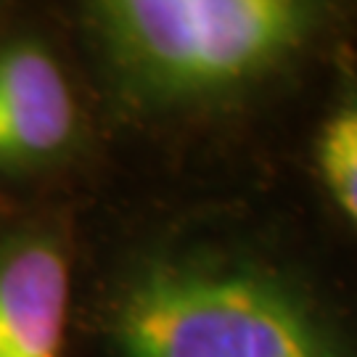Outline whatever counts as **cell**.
I'll return each mask as SVG.
<instances>
[{"label": "cell", "mask_w": 357, "mask_h": 357, "mask_svg": "<svg viewBox=\"0 0 357 357\" xmlns=\"http://www.w3.org/2000/svg\"><path fill=\"white\" fill-rule=\"evenodd\" d=\"M286 169L165 199L96 281L103 357H357V233Z\"/></svg>", "instance_id": "1"}, {"label": "cell", "mask_w": 357, "mask_h": 357, "mask_svg": "<svg viewBox=\"0 0 357 357\" xmlns=\"http://www.w3.org/2000/svg\"><path fill=\"white\" fill-rule=\"evenodd\" d=\"M342 11L299 0H93L79 32L106 98L141 125L238 116L318 61Z\"/></svg>", "instance_id": "2"}, {"label": "cell", "mask_w": 357, "mask_h": 357, "mask_svg": "<svg viewBox=\"0 0 357 357\" xmlns=\"http://www.w3.org/2000/svg\"><path fill=\"white\" fill-rule=\"evenodd\" d=\"M88 138V109L56 45L29 29L0 35V180L56 172Z\"/></svg>", "instance_id": "3"}, {"label": "cell", "mask_w": 357, "mask_h": 357, "mask_svg": "<svg viewBox=\"0 0 357 357\" xmlns=\"http://www.w3.org/2000/svg\"><path fill=\"white\" fill-rule=\"evenodd\" d=\"M72 236L56 217L0 222V357H64Z\"/></svg>", "instance_id": "4"}, {"label": "cell", "mask_w": 357, "mask_h": 357, "mask_svg": "<svg viewBox=\"0 0 357 357\" xmlns=\"http://www.w3.org/2000/svg\"><path fill=\"white\" fill-rule=\"evenodd\" d=\"M312 162L323 196L357 233V85H347L320 119Z\"/></svg>", "instance_id": "5"}, {"label": "cell", "mask_w": 357, "mask_h": 357, "mask_svg": "<svg viewBox=\"0 0 357 357\" xmlns=\"http://www.w3.org/2000/svg\"><path fill=\"white\" fill-rule=\"evenodd\" d=\"M3 8H6V6H0V19H3V13H6V11H3Z\"/></svg>", "instance_id": "6"}]
</instances>
